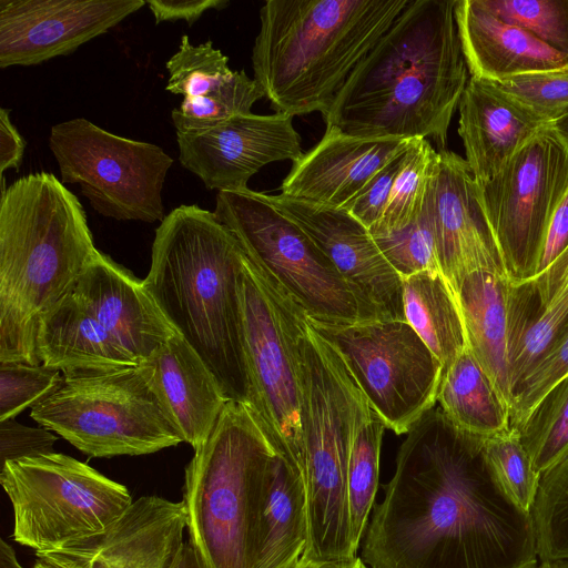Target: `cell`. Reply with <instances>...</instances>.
Listing matches in <instances>:
<instances>
[{
	"label": "cell",
	"mask_w": 568,
	"mask_h": 568,
	"mask_svg": "<svg viewBox=\"0 0 568 568\" xmlns=\"http://www.w3.org/2000/svg\"><path fill=\"white\" fill-rule=\"evenodd\" d=\"M440 407L407 432L361 544L368 568H538L532 520Z\"/></svg>",
	"instance_id": "1"
},
{
	"label": "cell",
	"mask_w": 568,
	"mask_h": 568,
	"mask_svg": "<svg viewBox=\"0 0 568 568\" xmlns=\"http://www.w3.org/2000/svg\"><path fill=\"white\" fill-rule=\"evenodd\" d=\"M456 0H409L324 116L358 139H432L445 150L468 82Z\"/></svg>",
	"instance_id": "2"
},
{
	"label": "cell",
	"mask_w": 568,
	"mask_h": 568,
	"mask_svg": "<svg viewBox=\"0 0 568 568\" xmlns=\"http://www.w3.org/2000/svg\"><path fill=\"white\" fill-rule=\"evenodd\" d=\"M244 252L214 212L172 210L155 230L143 280L158 307L215 376L227 400L248 406L239 276Z\"/></svg>",
	"instance_id": "3"
},
{
	"label": "cell",
	"mask_w": 568,
	"mask_h": 568,
	"mask_svg": "<svg viewBox=\"0 0 568 568\" xmlns=\"http://www.w3.org/2000/svg\"><path fill=\"white\" fill-rule=\"evenodd\" d=\"M98 253L82 204L55 175L30 173L1 189L0 363L41 364V320Z\"/></svg>",
	"instance_id": "4"
},
{
	"label": "cell",
	"mask_w": 568,
	"mask_h": 568,
	"mask_svg": "<svg viewBox=\"0 0 568 568\" xmlns=\"http://www.w3.org/2000/svg\"><path fill=\"white\" fill-rule=\"evenodd\" d=\"M409 0H267L254 80L276 112L328 113L348 77Z\"/></svg>",
	"instance_id": "5"
},
{
	"label": "cell",
	"mask_w": 568,
	"mask_h": 568,
	"mask_svg": "<svg viewBox=\"0 0 568 568\" xmlns=\"http://www.w3.org/2000/svg\"><path fill=\"white\" fill-rule=\"evenodd\" d=\"M298 353L310 531L304 560H353L358 550L352 536L347 468L354 427L367 399L337 353L306 318Z\"/></svg>",
	"instance_id": "6"
},
{
	"label": "cell",
	"mask_w": 568,
	"mask_h": 568,
	"mask_svg": "<svg viewBox=\"0 0 568 568\" xmlns=\"http://www.w3.org/2000/svg\"><path fill=\"white\" fill-rule=\"evenodd\" d=\"M274 454L247 405L229 400L185 467L189 541L205 568H253L265 476Z\"/></svg>",
	"instance_id": "7"
},
{
	"label": "cell",
	"mask_w": 568,
	"mask_h": 568,
	"mask_svg": "<svg viewBox=\"0 0 568 568\" xmlns=\"http://www.w3.org/2000/svg\"><path fill=\"white\" fill-rule=\"evenodd\" d=\"M214 214L263 277L310 320L332 324L382 320L268 194L248 187L220 191Z\"/></svg>",
	"instance_id": "8"
},
{
	"label": "cell",
	"mask_w": 568,
	"mask_h": 568,
	"mask_svg": "<svg viewBox=\"0 0 568 568\" xmlns=\"http://www.w3.org/2000/svg\"><path fill=\"white\" fill-rule=\"evenodd\" d=\"M239 296L248 408L273 450L303 464L298 341L306 315L263 277L245 253Z\"/></svg>",
	"instance_id": "9"
},
{
	"label": "cell",
	"mask_w": 568,
	"mask_h": 568,
	"mask_svg": "<svg viewBox=\"0 0 568 568\" xmlns=\"http://www.w3.org/2000/svg\"><path fill=\"white\" fill-rule=\"evenodd\" d=\"M0 483L13 509L12 537L36 554L105 530L134 501L124 485L54 452L7 462Z\"/></svg>",
	"instance_id": "10"
},
{
	"label": "cell",
	"mask_w": 568,
	"mask_h": 568,
	"mask_svg": "<svg viewBox=\"0 0 568 568\" xmlns=\"http://www.w3.org/2000/svg\"><path fill=\"white\" fill-rule=\"evenodd\" d=\"M31 417L90 457L146 455L183 442L138 367L64 378Z\"/></svg>",
	"instance_id": "11"
},
{
	"label": "cell",
	"mask_w": 568,
	"mask_h": 568,
	"mask_svg": "<svg viewBox=\"0 0 568 568\" xmlns=\"http://www.w3.org/2000/svg\"><path fill=\"white\" fill-rule=\"evenodd\" d=\"M306 320L341 357L386 428L407 434L435 407L443 366L406 321L332 324Z\"/></svg>",
	"instance_id": "12"
},
{
	"label": "cell",
	"mask_w": 568,
	"mask_h": 568,
	"mask_svg": "<svg viewBox=\"0 0 568 568\" xmlns=\"http://www.w3.org/2000/svg\"><path fill=\"white\" fill-rule=\"evenodd\" d=\"M49 146L60 181L80 184L99 214L118 221L164 220L162 190L173 159L159 145L75 118L51 128Z\"/></svg>",
	"instance_id": "13"
},
{
	"label": "cell",
	"mask_w": 568,
	"mask_h": 568,
	"mask_svg": "<svg viewBox=\"0 0 568 568\" xmlns=\"http://www.w3.org/2000/svg\"><path fill=\"white\" fill-rule=\"evenodd\" d=\"M480 189L508 280L531 278L550 219L568 191L567 145L545 125Z\"/></svg>",
	"instance_id": "14"
},
{
	"label": "cell",
	"mask_w": 568,
	"mask_h": 568,
	"mask_svg": "<svg viewBox=\"0 0 568 568\" xmlns=\"http://www.w3.org/2000/svg\"><path fill=\"white\" fill-rule=\"evenodd\" d=\"M425 207L443 276L456 297L468 274L490 272L507 277L484 210L480 184L460 155L446 149L437 151Z\"/></svg>",
	"instance_id": "15"
},
{
	"label": "cell",
	"mask_w": 568,
	"mask_h": 568,
	"mask_svg": "<svg viewBox=\"0 0 568 568\" xmlns=\"http://www.w3.org/2000/svg\"><path fill=\"white\" fill-rule=\"evenodd\" d=\"M144 0H0V68L75 51L140 10Z\"/></svg>",
	"instance_id": "16"
},
{
	"label": "cell",
	"mask_w": 568,
	"mask_h": 568,
	"mask_svg": "<svg viewBox=\"0 0 568 568\" xmlns=\"http://www.w3.org/2000/svg\"><path fill=\"white\" fill-rule=\"evenodd\" d=\"M176 142L182 166L219 192L247 189L266 164L304 154L293 116L280 112L237 115L205 131L176 133Z\"/></svg>",
	"instance_id": "17"
},
{
	"label": "cell",
	"mask_w": 568,
	"mask_h": 568,
	"mask_svg": "<svg viewBox=\"0 0 568 568\" xmlns=\"http://www.w3.org/2000/svg\"><path fill=\"white\" fill-rule=\"evenodd\" d=\"M328 257L382 320L405 321L403 280L381 253L369 230L348 211L284 194L268 195Z\"/></svg>",
	"instance_id": "18"
},
{
	"label": "cell",
	"mask_w": 568,
	"mask_h": 568,
	"mask_svg": "<svg viewBox=\"0 0 568 568\" xmlns=\"http://www.w3.org/2000/svg\"><path fill=\"white\" fill-rule=\"evenodd\" d=\"M186 528L182 501L142 496L105 530L36 556L64 568H171Z\"/></svg>",
	"instance_id": "19"
},
{
	"label": "cell",
	"mask_w": 568,
	"mask_h": 568,
	"mask_svg": "<svg viewBox=\"0 0 568 568\" xmlns=\"http://www.w3.org/2000/svg\"><path fill=\"white\" fill-rule=\"evenodd\" d=\"M410 140L358 139L325 129L320 142L293 162L281 194L346 210Z\"/></svg>",
	"instance_id": "20"
},
{
	"label": "cell",
	"mask_w": 568,
	"mask_h": 568,
	"mask_svg": "<svg viewBox=\"0 0 568 568\" xmlns=\"http://www.w3.org/2000/svg\"><path fill=\"white\" fill-rule=\"evenodd\" d=\"M72 293L138 364L175 333L143 280L100 251Z\"/></svg>",
	"instance_id": "21"
},
{
	"label": "cell",
	"mask_w": 568,
	"mask_h": 568,
	"mask_svg": "<svg viewBox=\"0 0 568 568\" xmlns=\"http://www.w3.org/2000/svg\"><path fill=\"white\" fill-rule=\"evenodd\" d=\"M138 369L182 440L202 447L229 400L199 354L175 332Z\"/></svg>",
	"instance_id": "22"
},
{
	"label": "cell",
	"mask_w": 568,
	"mask_h": 568,
	"mask_svg": "<svg viewBox=\"0 0 568 568\" xmlns=\"http://www.w3.org/2000/svg\"><path fill=\"white\" fill-rule=\"evenodd\" d=\"M458 134L479 184L489 181L546 124L494 82L470 77L459 104Z\"/></svg>",
	"instance_id": "23"
},
{
	"label": "cell",
	"mask_w": 568,
	"mask_h": 568,
	"mask_svg": "<svg viewBox=\"0 0 568 568\" xmlns=\"http://www.w3.org/2000/svg\"><path fill=\"white\" fill-rule=\"evenodd\" d=\"M455 18L471 77L498 81L525 73L568 69V57L528 31L501 20L480 0H456Z\"/></svg>",
	"instance_id": "24"
},
{
	"label": "cell",
	"mask_w": 568,
	"mask_h": 568,
	"mask_svg": "<svg viewBox=\"0 0 568 568\" xmlns=\"http://www.w3.org/2000/svg\"><path fill=\"white\" fill-rule=\"evenodd\" d=\"M308 536L304 466L274 452L262 493L253 568H298Z\"/></svg>",
	"instance_id": "25"
},
{
	"label": "cell",
	"mask_w": 568,
	"mask_h": 568,
	"mask_svg": "<svg viewBox=\"0 0 568 568\" xmlns=\"http://www.w3.org/2000/svg\"><path fill=\"white\" fill-rule=\"evenodd\" d=\"M37 348L41 364L64 378L139 365L73 293L41 320Z\"/></svg>",
	"instance_id": "26"
},
{
	"label": "cell",
	"mask_w": 568,
	"mask_h": 568,
	"mask_svg": "<svg viewBox=\"0 0 568 568\" xmlns=\"http://www.w3.org/2000/svg\"><path fill=\"white\" fill-rule=\"evenodd\" d=\"M511 282L504 275L475 272L458 288L467 346L511 412Z\"/></svg>",
	"instance_id": "27"
},
{
	"label": "cell",
	"mask_w": 568,
	"mask_h": 568,
	"mask_svg": "<svg viewBox=\"0 0 568 568\" xmlns=\"http://www.w3.org/2000/svg\"><path fill=\"white\" fill-rule=\"evenodd\" d=\"M513 392L537 359L568 327V247L545 271L513 283Z\"/></svg>",
	"instance_id": "28"
},
{
	"label": "cell",
	"mask_w": 568,
	"mask_h": 568,
	"mask_svg": "<svg viewBox=\"0 0 568 568\" xmlns=\"http://www.w3.org/2000/svg\"><path fill=\"white\" fill-rule=\"evenodd\" d=\"M405 321L443 366V374L466 348L458 300L439 273L422 272L403 278Z\"/></svg>",
	"instance_id": "29"
},
{
	"label": "cell",
	"mask_w": 568,
	"mask_h": 568,
	"mask_svg": "<svg viewBox=\"0 0 568 568\" xmlns=\"http://www.w3.org/2000/svg\"><path fill=\"white\" fill-rule=\"evenodd\" d=\"M437 403L458 429L487 438L510 428V412L468 347L443 374Z\"/></svg>",
	"instance_id": "30"
},
{
	"label": "cell",
	"mask_w": 568,
	"mask_h": 568,
	"mask_svg": "<svg viewBox=\"0 0 568 568\" xmlns=\"http://www.w3.org/2000/svg\"><path fill=\"white\" fill-rule=\"evenodd\" d=\"M385 429L384 422L366 402L354 427L347 468L352 536L357 550L375 506Z\"/></svg>",
	"instance_id": "31"
},
{
	"label": "cell",
	"mask_w": 568,
	"mask_h": 568,
	"mask_svg": "<svg viewBox=\"0 0 568 568\" xmlns=\"http://www.w3.org/2000/svg\"><path fill=\"white\" fill-rule=\"evenodd\" d=\"M437 151L428 140L412 139L395 175L386 209L371 234L398 231L423 211Z\"/></svg>",
	"instance_id": "32"
},
{
	"label": "cell",
	"mask_w": 568,
	"mask_h": 568,
	"mask_svg": "<svg viewBox=\"0 0 568 568\" xmlns=\"http://www.w3.org/2000/svg\"><path fill=\"white\" fill-rule=\"evenodd\" d=\"M530 517L540 564L568 559V453L540 474Z\"/></svg>",
	"instance_id": "33"
},
{
	"label": "cell",
	"mask_w": 568,
	"mask_h": 568,
	"mask_svg": "<svg viewBox=\"0 0 568 568\" xmlns=\"http://www.w3.org/2000/svg\"><path fill=\"white\" fill-rule=\"evenodd\" d=\"M485 464L500 490L521 510L529 513L538 491L536 471L519 432L509 428L480 439Z\"/></svg>",
	"instance_id": "34"
},
{
	"label": "cell",
	"mask_w": 568,
	"mask_h": 568,
	"mask_svg": "<svg viewBox=\"0 0 568 568\" xmlns=\"http://www.w3.org/2000/svg\"><path fill=\"white\" fill-rule=\"evenodd\" d=\"M264 97L254 79L244 71H234L216 91L196 99H183L172 111L176 133L209 130L231 118L250 114L253 104Z\"/></svg>",
	"instance_id": "35"
},
{
	"label": "cell",
	"mask_w": 568,
	"mask_h": 568,
	"mask_svg": "<svg viewBox=\"0 0 568 568\" xmlns=\"http://www.w3.org/2000/svg\"><path fill=\"white\" fill-rule=\"evenodd\" d=\"M165 90L184 99L205 97L220 89L233 74L229 58L211 40L194 45L182 36L179 50L168 60Z\"/></svg>",
	"instance_id": "36"
},
{
	"label": "cell",
	"mask_w": 568,
	"mask_h": 568,
	"mask_svg": "<svg viewBox=\"0 0 568 568\" xmlns=\"http://www.w3.org/2000/svg\"><path fill=\"white\" fill-rule=\"evenodd\" d=\"M519 434L539 474L568 453V376L549 393Z\"/></svg>",
	"instance_id": "37"
},
{
	"label": "cell",
	"mask_w": 568,
	"mask_h": 568,
	"mask_svg": "<svg viewBox=\"0 0 568 568\" xmlns=\"http://www.w3.org/2000/svg\"><path fill=\"white\" fill-rule=\"evenodd\" d=\"M372 236L383 256L402 280L422 272L443 275L425 204L419 216L404 229Z\"/></svg>",
	"instance_id": "38"
},
{
	"label": "cell",
	"mask_w": 568,
	"mask_h": 568,
	"mask_svg": "<svg viewBox=\"0 0 568 568\" xmlns=\"http://www.w3.org/2000/svg\"><path fill=\"white\" fill-rule=\"evenodd\" d=\"M501 20L517 26L568 57V0H480Z\"/></svg>",
	"instance_id": "39"
},
{
	"label": "cell",
	"mask_w": 568,
	"mask_h": 568,
	"mask_svg": "<svg viewBox=\"0 0 568 568\" xmlns=\"http://www.w3.org/2000/svg\"><path fill=\"white\" fill-rule=\"evenodd\" d=\"M567 376L568 327L516 386L510 412V427L520 432L549 393Z\"/></svg>",
	"instance_id": "40"
},
{
	"label": "cell",
	"mask_w": 568,
	"mask_h": 568,
	"mask_svg": "<svg viewBox=\"0 0 568 568\" xmlns=\"http://www.w3.org/2000/svg\"><path fill=\"white\" fill-rule=\"evenodd\" d=\"M64 376L42 364L0 363V422L12 419L57 392Z\"/></svg>",
	"instance_id": "41"
},
{
	"label": "cell",
	"mask_w": 568,
	"mask_h": 568,
	"mask_svg": "<svg viewBox=\"0 0 568 568\" xmlns=\"http://www.w3.org/2000/svg\"><path fill=\"white\" fill-rule=\"evenodd\" d=\"M491 82L546 124L568 113V69L525 73Z\"/></svg>",
	"instance_id": "42"
},
{
	"label": "cell",
	"mask_w": 568,
	"mask_h": 568,
	"mask_svg": "<svg viewBox=\"0 0 568 568\" xmlns=\"http://www.w3.org/2000/svg\"><path fill=\"white\" fill-rule=\"evenodd\" d=\"M57 437L44 427L21 425L13 419L0 422L1 466L7 462L53 453Z\"/></svg>",
	"instance_id": "43"
},
{
	"label": "cell",
	"mask_w": 568,
	"mask_h": 568,
	"mask_svg": "<svg viewBox=\"0 0 568 568\" xmlns=\"http://www.w3.org/2000/svg\"><path fill=\"white\" fill-rule=\"evenodd\" d=\"M404 152L388 162L374 176L361 195L346 209L369 231L375 229L384 214Z\"/></svg>",
	"instance_id": "44"
},
{
	"label": "cell",
	"mask_w": 568,
	"mask_h": 568,
	"mask_svg": "<svg viewBox=\"0 0 568 568\" xmlns=\"http://www.w3.org/2000/svg\"><path fill=\"white\" fill-rule=\"evenodd\" d=\"M567 247L568 191L550 219L531 278L545 271Z\"/></svg>",
	"instance_id": "45"
},
{
	"label": "cell",
	"mask_w": 568,
	"mask_h": 568,
	"mask_svg": "<svg viewBox=\"0 0 568 568\" xmlns=\"http://www.w3.org/2000/svg\"><path fill=\"white\" fill-rule=\"evenodd\" d=\"M227 0H148L146 4L152 12L155 23L164 21L184 20L192 26L210 9L221 10L229 6Z\"/></svg>",
	"instance_id": "46"
},
{
	"label": "cell",
	"mask_w": 568,
	"mask_h": 568,
	"mask_svg": "<svg viewBox=\"0 0 568 568\" xmlns=\"http://www.w3.org/2000/svg\"><path fill=\"white\" fill-rule=\"evenodd\" d=\"M10 110L0 109V172L18 170L22 162L26 142L10 119Z\"/></svg>",
	"instance_id": "47"
},
{
	"label": "cell",
	"mask_w": 568,
	"mask_h": 568,
	"mask_svg": "<svg viewBox=\"0 0 568 568\" xmlns=\"http://www.w3.org/2000/svg\"><path fill=\"white\" fill-rule=\"evenodd\" d=\"M171 568H205L190 541L184 542Z\"/></svg>",
	"instance_id": "48"
},
{
	"label": "cell",
	"mask_w": 568,
	"mask_h": 568,
	"mask_svg": "<svg viewBox=\"0 0 568 568\" xmlns=\"http://www.w3.org/2000/svg\"><path fill=\"white\" fill-rule=\"evenodd\" d=\"M298 568H368L361 557L348 561L317 562L303 560Z\"/></svg>",
	"instance_id": "49"
},
{
	"label": "cell",
	"mask_w": 568,
	"mask_h": 568,
	"mask_svg": "<svg viewBox=\"0 0 568 568\" xmlns=\"http://www.w3.org/2000/svg\"><path fill=\"white\" fill-rule=\"evenodd\" d=\"M0 568H22L13 548L3 539L0 540Z\"/></svg>",
	"instance_id": "50"
},
{
	"label": "cell",
	"mask_w": 568,
	"mask_h": 568,
	"mask_svg": "<svg viewBox=\"0 0 568 568\" xmlns=\"http://www.w3.org/2000/svg\"><path fill=\"white\" fill-rule=\"evenodd\" d=\"M550 126L568 148V113L550 123Z\"/></svg>",
	"instance_id": "51"
},
{
	"label": "cell",
	"mask_w": 568,
	"mask_h": 568,
	"mask_svg": "<svg viewBox=\"0 0 568 568\" xmlns=\"http://www.w3.org/2000/svg\"><path fill=\"white\" fill-rule=\"evenodd\" d=\"M538 568H568V559L551 562H542Z\"/></svg>",
	"instance_id": "52"
},
{
	"label": "cell",
	"mask_w": 568,
	"mask_h": 568,
	"mask_svg": "<svg viewBox=\"0 0 568 568\" xmlns=\"http://www.w3.org/2000/svg\"><path fill=\"white\" fill-rule=\"evenodd\" d=\"M33 568H64L62 566H59L52 561H49L47 559L38 558L37 562L33 565Z\"/></svg>",
	"instance_id": "53"
}]
</instances>
